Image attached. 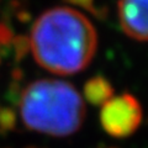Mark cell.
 <instances>
[{
    "instance_id": "1",
    "label": "cell",
    "mask_w": 148,
    "mask_h": 148,
    "mask_svg": "<svg viewBox=\"0 0 148 148\" xmlns=\"http://www.w3.org/2000/svg\"><path fill=\"white\" fill-rule=\"evenodd\" d=\"M29 41L36 62L62 75L84 71L98 47L94 25L71 8H54L43 12L32 26Z\"/></svg>"
},
{
    "instance_id": "2",
    "label": "cell",
    "mask_w": 148,
    "mask_h": 148,
    "mask_svg": "<svg viewBox=\"0 0 148 148\" xmlns=\"http://www.w3.org/2000/svg\"><path fill=\"white\" fill-rule=\"evenodd\" d=\"M20 114L27 128L67 137L80 128L85 106L72 84L57 79L36 80L20 95Z\"/></svg>"
},
{
    "instance_id": "3",
    "label": "cell",
    "mask_w": 148,
    "mask_h": 148,
    "mask_svg": "<svg viewBox=\"0 0 148 148\" xmlns=\"http://www.w3.org/2000/svg\"><path fill=\"white\" fill-rule=\"evenodd\" d=\"M142 109L138 100L131 94L111 98L100 111V123L110 136L126 138L140 127Z\"/></svg>"
},
{
    "instance_id": "4",
    "label": "cell",
    "mask_w": 148,
    "mask_h": 148,
    "mask_svg": "<svg viewBox=\"0 0 148 148\" xmlns=\"http://www.w3.org/2000/svg\"><path fill=\"white\" fill-rule=\"evenodd\" d=\"M119 20L123 32L148 42V0H119Z\"/></svg>"
},
{
    "instance_id": "5",
    "label": "cell",
    "mask_w": 148,
    "mask_h": 148,
    "mask_svg": "<svg viewBox=\"0 0 148 148\" xmlns=\"http://www.w3.org/2000/svg\"><path fill=\"white\" fill-rule=\"evenodd\" d=\"M85 99L92 105H104L114 95V88L106 78L96 75L90 78L84 85Z\"/></svg>"
},
{
    "instance_id": "6",
    "label": "cell",
    "mask_w": 148,
    "mask_h": 148,
    "mask_svg": "<svg viewBox=\"0 0 148 148\" xmlns=\"http://www.w3.org/2000/svg\"><path fill=\"white\" fill-rule=\"evenodd\" d=\"M16 126V115L15 112L9 109H0V128L3 131H11Z\"/></svg>"
},
{
    "instance_id": "7",
    "label": "cell",
    "mask_w": 148,
    "mask_h": 148,
    "mask_svg": "<svg viewBox=\"0 0 148 148\" xmlns=\"http://www.w3.org/2000/svg\"><path fill=\"white\" fill-rule=\"evenodd\" d=\"M11 40V35L8 29L0 27V43H8Z\"/></svg>"
},
{
    "instance_id": "8",
    "label": "cell",
    "mask_w": 148,
    "mask_h": 148,
    "mask_svg": "<svg viewBox=\"0 0 148 148\" xmlns=\"http://www.w3.org/2000/svg\"><path fill=\"white\" fill-rule=\"evenodd\" d=\"M68 1L75 3V4H78V5H80L83 8L91 9V0H68Z\"/></svg>"
}]
</instances>
